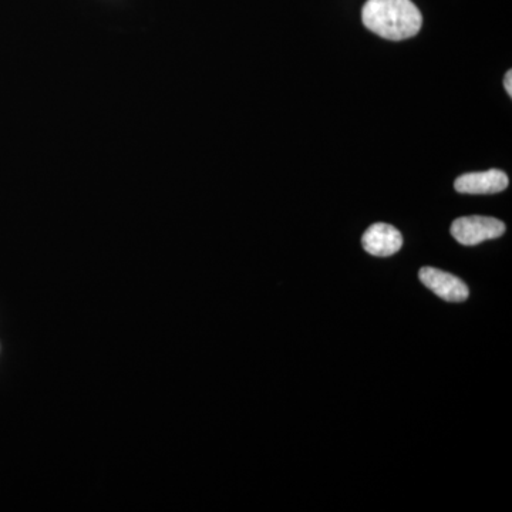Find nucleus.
Instances as JSON below:
<instances>
[{
	"label": "nucleus",
	"mask_w": 512,
	"mask_h": 512,
	"mask_svg": "<svg viewBox=\"0 0 512 512\" xmlns=\"http://www.w3.org/2000/svg\"><path fill=\"white\" fill-rule=\"evenodd\" d=\"M420 281L446 302H464L468 298V286L457 276L431 266L420 269Z\"/></svg>",
	"instance_id": "3"
},
{
	"label": "nucleus",
	"mask_w": 512,
	"mask_h": 512,
	"mask_svg": "<svg viewBox=\"0 0 512 512\" xmlns=\"http://www.w3.org/2000/svg\"><path fill=\"white\" fill-rule=\"evenodd\" d=\"M508 184L510 180L504 171L488 170L461 175L454 183V188L461 194L488 195L507 190Z\"/></svg>",
	"instance_id": "5"
},
{
	"label": "nucleus",
	"mask_w": 512,
	"mask_h": 512,
	"mask_svg": "<svg viewBox=\"0 0 512 512\" xmlns=\"http://www.w3.org/2000/svg\"><path fill=\"white\" fill-rule=\"evenodd\" d=\"M505 225L500 220L491 217H463L451 225V235L458 244L474 247L490 239L500 238L504 235Z\"/></svg>",
	"instance_id": "2"
},
{
	"label": "nucleus",
	"mask_w": 512,
	"mask_h": 512,
	"mask_svg": "<svg viewBox=\"0 0 512 512\" xmlns=\"http://www.w3.org/2000/svg\"><path fill=\"white\" fill-rule=\"evenodd\" d=\"M362 20L370 32L394 42L416 36L423 25V16L412 0H367Z\"/></svg>",
	"instance_id": "1"
},
{
	"label": "nucleus",
	"mask_w": 512,
	"mask_h": 512,
	"mask_svg": "<svg viewBox=\"0 0 512 512\" xmlns=\"http://www.w3.org/2000/svg\"><path fill=\"white\" fill-rule=\"evenodd\" d=\"M362 245L367 254L386 258V256L397 254L402 249L403 237L399 229L379 222L367 229L362 238Z\"/></svg>",
	"instance_id": "4"
},
{
	"label": "nucleus",
	"mask_w": 512,
	"mask_h": 512,
	"mask_svg": "<svg viewBox=\"0 0 512 512\" xmlns=\"http://www.w3.org/2000/svg\"><path fill=\"white\" fill-rule=\"evenodd\" d=\"M504 87L507 90L508 96H512V72L508 70L507 74H505L504 79Z\"/></svg>",
	"instance_id": "6"
}]
</instances>
